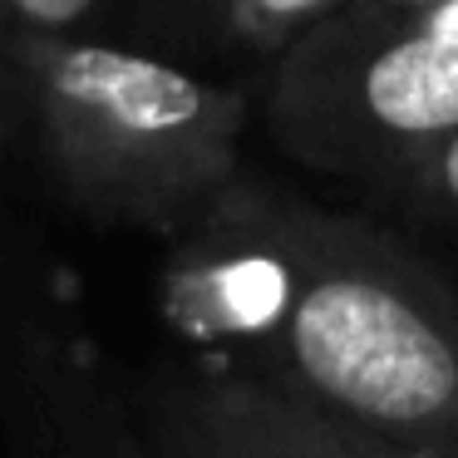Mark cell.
Listing matches in <instances>:
<instances>
[{
  "instance_id": "cell-4",
  "label": "cell",
  "mask_w": 458,
  "mask_h": 458,
  "mask_svg": "<svg viewBox=\"0 0 458 458\" xmlns=\"http://www.w3.org/2000/svg\"><path fill=\"white\" fill-rule=\"evenodd\" d=\"M153 458H419L237 369L173 379L148 404Z\"/></svg>"
},
{
  "instance_id": "cell-11",
  "label": "cell",
  "mask_w": 458,
  "mask_h": 458,
  "mask_svg": "<svg viewBox=\"0 0 458 458\" xmlns=\"http://www.w3.org/2000/svg\"><path fill=\"white\" fill-rule=\"evenodd\" d=\"M114 458H139V454H133V448H129V444H123V438H119V448H114ZM143 458H148V454H143Z\"/></svg>"
},
{
  "instance_id": "cell-7",
  "label": "cell",
  "mask_w": 458,
  "mask_h": 458,
  "mask_svg": "<svg viewBox=\"0 0 458 458\" xmlns=\"http://www.w3.org/2000/svg\"><path fill=\"white\" fill-rule=\"evenodd\" d=\"M109 5L114 0H0V80L21 55L50 40L89 35L94 15Z\"/></svg>"
},
{
  "instance_id": "cell-5",
  "label": "cell",
  "mask_w": 458,
  "mask_h": 458,
  "mask_svg": "<svg viewBox=\"0 0 458 458\" xmlns=\"http://www.w3.org/2000/svg\"><path fill=\"white\" fill-rule=\"evenodd\" d=\"M355 0H232L227 21H222V50L232 55H261L276 60L281 50L326 25Z\"/></svg>"
},
{
  "instance_id": "cell-3",
  "label": "cell",
  "mask_w": 458,
  "mask_h": 458,
  "mask_svg": "<svg viewBox=\"0 0 458 458\" xmlns=\"http://www.w3.org/2000/svg\"><path fill=\"white\" fill-rule=\"evenodd\" d=\"M267 129L296 163L379 198L458 133V45L355 0L276 55Z\"/></svg>"
},
{
  "instance_id": "cell-10",
  "label": "cell",
  "mask_w": 458,
  "mask_h": 458,
  "mask_svg": "<svg viewBox=\"0 0 458 458\" xmlns=\"http://www.w3.org/2000/svg\"><path fill=\"white\" fill-rule=\"evenodd\" d=\"M375 5H389V11H409V5H428V0H375Z\"/></svg>"
},
{
  "instance_id": "cell-8",
  "label": "cell",
  "mask_w": 458,
  "mask_h": 458,
  "mask_svg": "<svg viewBox=\"0 0 458 458\" xmlns=\"http://www.w3.org/2000/svg\"><path fill=\"white\" fill-rule=\"evenodd\" d=\"M133 5V25L148 30L158 45H212L222 50V21H227L232 0H129Z\"/></svg>"
},
{
  "instance_id": "cell-1",
  "label": "cell",
  "mask_w": 458,
  "mask_h": 458,
  "mask_svg": "<svg viewBox=\"0 0 458 458\" xmlns=\"http://www.w3.org/2000/svg\"><path fill=\"white\" fill-rule=\"evenodd\" d=\"M168 326L316 414L458 458V281L365 217L232 182L168 237Z\"/></svg>"
},
{
  "instance_id": "cell-6",
  "label": "cell",
  "mask_w": 458,
  "mask_h": 458,
  "mask_svg": "<svg viewBox=\"0 0 458 458\" xmlns=\"http://www.w3.org/2000/svg\"><path fill=\"white\" fill-rule=\"evenodd\" d=\"M379 198L414 227H434V232H454L458 237V133H448L434 153H424Z\"/></svg>"
},
{
  "instance_id": "cell-9",
  "label": "cell",
  "mask_w": 458,
  "mask_h": 458,
  "mask_svg": "<svg viewBox=\"0 0 458 458\" xmlns=\"http://www.w3.org/2000/svg\"><path fill=\"white\" fill-rule=\"evenodd\" d=\"M385 11H389V5H385ZM389 15H399L404 25L434 35V40L458 45V0H428V5H409V11H389Z\"/></svg>"
},
{
  "instance_id": "cell-2",
  "label": "cell",
  "mask_w": 458,
  "mask_h": 458,
  "mask_svg": "<svg viewBox=\"0 0 458 458\" xmlns=\"http://www.w3.org/2000/svg\"><path fill=\"white\" fill-rule=\"evenodd\" d=\"M0 104L25 119L64 198L99 222L178 237L237 182L247 94L153 50L50 40L5 70Z\"/></svg>"
}]
</instances>
